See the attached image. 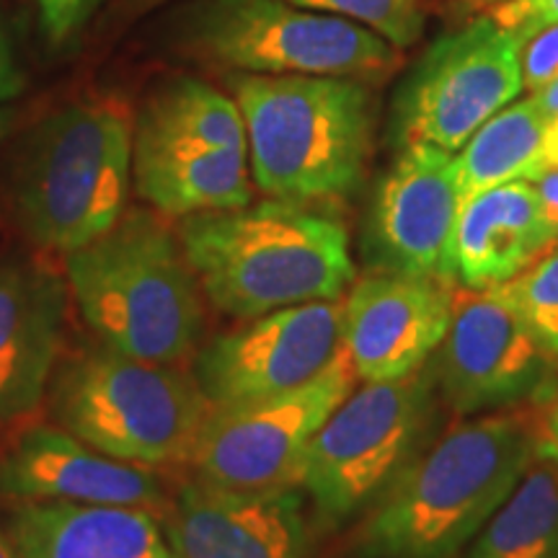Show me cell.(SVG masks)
Returning a JSON list of instances; mask_svg holds the SVG:
<instances>
[{"label":"cell","instance_id":"cell-1","mask_svg":"<svg viewBox=\"0 0 558 558\" xmlns=\"http://www.w3.org/2000/svg\"><path fill=\"white\" fill-rule=\"evenodd\" d=\"M535 460V416L452 427L390 481L354 535V558H458Z\"/></svg>","mask_w":558,"mask_h":558},{"label":"cell","instance_id":"cell-2","mask_svg":"<svg viewBox=\"0 0 558 558\" xmlns=\"http://www.w3.org/2000/svg\"><path fill=\"white\" fill-rule=\"evenodd\" d=\"M179 241L209 303L233 318L339 300L357 277L344 222L295 202L190 215Z\"/></svg>","mask_w":558,"mask_h":558},{"label":"cell","instance_id":"cell-3","mask_svg":"<svg viewBox=\"0 0 558 558\" xmlns=\"http://www.w3.org/2000/svg\"><path fill=\"white\" fill-rule=\"evenodd\" d=\"M228 83L246 122L251 177L267 197L320 205L362 184L375 128L367 81L233 73Z\"/></svg>","mask_w":558,"mask_h":558},{"label":"cell","instance_id":"cell-4","mask_svg":"<svg viewBox=\"0 0 558 558\" xmlns=\"http://www.w3.org/2000/svg\"><path fill=\"white\" fill-rule=\"evenodd\" d=\"M68 292L101 344L137 360L177 365L202 337V288L179 235L148 209L65 254Z\"/></svg>","mask_w":558,"mask_h":558},{"label":"cell","instance_id":"cell-5","mask_svg":"<svg viewBox=\"0 0 558 558\" xmlns=\"http://www.w3.org/2000/svg\"><path fill=\"white\" fill-rule=\"evenodd\" d=\"M135 120L122 101H78L34 130L13 207L24 235L47 251L88 246L128 209Z\"/></svg>","mask_w":558,"mask_h":558},{"label":"cell","instance_id":"cell-6","mask_svg":"<svg viewBox=\"0 0 558 558\" xmlns=\"http://www.w3.org/2000/svg\"><path fill=\"white\" fill-rule=\"evenodd\" d=\"M47 396L58 427L145 469L190 463L209 414L194 373L130 357L101 341L60 360Z\"/></svg>","mask_w":558,"mask_h":558},{"label":"cell","instance_id":"cell-7","mask_svg":"<svg viewBox=\"0 0 558 558\" xmlns=\"http://www.w3.org/2000/svg\"><path fill=\"white\" fill-rule=\"evenodd\" d=\"M132 184L171 218L251 205L246 122L235 99L190 75L153 90L135 120Z\"/></svg>","mask_w":558,"mask_h":558},{"label":"cell","instance_id":"cell-8","mask_svg":"<svg viewBox=\"0 0 558 558\" xmlns=\"http://www.w3.org/2000/svg\"><path fill=\"white\" fill-rule=\"evenodd\" d=\"M177 19L186 52L233 73L369 81L388 73L401 52L354 21L290 0H192Z\"/></svg>","mask_w":558,"mask_h":558},{"label":"cell","instance_id":"cell-9","mask_svg":"<svg viewBox=\"0 0 558 558\" xmlns=\"http://www.w3.org/2000/svg\"><path fill=\"white\" fill-rule=\"evenodd\" d=\"M435 369L352 390L311 439L298 486L320 525H339L373 505L407 469L432 416Z\"/></svg>","mask_w":558,"mask_h":558},{"label":"cell","instance_id":"cell-10","mask_svg":"<svg viewBox=\"0 0 558 558\" xmlns=\"http://www.w3.org/2000/svg\"><path fill=\"white\" fill-rule=\"evenodd\" d=\"M354 383L352 360L341 347L331 365L303 386L209 407L190 465L199 481L228 488L298 486L311 439L352 393Z\"/></svg>","mask_w":558,"mask_h":558},{"label":"cell","instance_id":"cell-11","mask_svg":"<svg viewBox=\"0 0 558 558\" xmlns=\"http://www.w3.org/2000/svg\"><path fill=\"white\" fill-rule=\"evenodd\" d=\"M522 90L520 41L494 16L473 19L429 45L403 81L396 101L401 143L458 153Z\"/></svg>","mask_w":558,"mask_h":558},{"label":"cell","instance_id":"cell-12","mask_svg":"<svg viewBox=\"0 0 558 558\" xmlns=\"http://www.w3.org/2000/svg\"><path fill=\"white\" fill-rule=\"evenodd\" d=\"M432 369L458 414H481L548 390L558 360L530 331L505 290H458Z\"/></svg>","mask_w":558,"mask_h":558},{"label":"cell","instance_id":"cell-13","mask_svg":"<svg viewBox=\"0 0 558 558\" xmlns=\"http://www.w3.org/2000/svg\"><path fill=\"white\" fill-rule=\"evenodd\" d=\"M344 298L290 305L251 318L199 349L194 378L209 407L284 393L316 378L341 349Z\"/></svg>","mask_w":558,"mask_h":558},{"label":"cell","instance_id":"cell-14","mask_svg":"<svg viewBox=\"0 0 558 558\" xmlns=\"http://www.w3.org/2000/svg\"><path fill=\"white\" fill-rule=\"evenodd\" d=\"M456 153L427 143L403 145L373 205V248L380 267L458 284L460 218Z\"/></svg>","mask_w":558,"mask_h":558},{"label":"cell","instance_id":"cell-15","mask_svg":"<svg viewBox=\"0 0 558 558\" xmlns=\"http://www.w3.org/2000/svg\"><path fill=\"white\" fill-rule=\"evenodd\" d=\"M458 284L383 269L352 282L341 347L362 383L399 380L427 365L450 329Z\"/></svg>","mask_w":558,"mask_h":558},{"label":"cell","instance_id":"cell-16","mask_svg":"<svg viewBox=\"0 0 558 558\" xmlns=\"http://www.w3.org/2000/svg\"><path fill=\"white\" fill-rule=\"evenodd\" d=\"M177 558H311L303 488H228L194 478L163 520Z\"/></svg>","mask_w":558,"mask_h":558},{"label":"cell","instance_id":"cell-17","mask_svg":"<svg viewBox=\"0 0 558 558\" xmlns=\"http://www.w3.org/2000/svg\"><path fill=\"white\" fill-rule=\"evenodd\" d=\"M0 494L16 501L145 509L163 501L150 469L104 456L52 424L24 429L0 456Z\"/></svg>","mask_w":558,"mask_h":558},{"label":"cell","instance_id":"cell-18","mask_svg":"<svg viewBox=\"0 0 558 558\" xmlns=\"http://www.w3.org/2000/svg\"><path fill=\"white\" fill-rule=\"evenodd\" d=\"M65 308V277L39 262H0V427L47 396L60 362Z\"/></svg>","mask_w":558,"mask_h":558},{"label":"cell","instance_id":"cell-19","mask_svg":"<svg viewBox=\"0 0 558 558\" xmlns=\"http://www.w3.org/2000/svg\"><path fill=\"white\" fill-rule=\"evenodd\" d=\"M558 243L530 181H509L460 205L456 233L458 282L492 290L512 282Z\"/></svg>","mask_w":558,"mask_h":558},{"label":"cell","instance_id":"cell-20","mask_svg":"<svg viewBox=\"0 0 558 558\" xmlns=\"http://www.w3.org/2000/svg\"><path fill=\"white\" fill-rule=\"evenodd\" d=\"M5 530L21 558H177L145 507L16 501Z\"/></svg>","mask_w":558,"mask_h":558},{"label":"cell","instance_id":"cell-21","mask_svg":"<svg viewBox=\"0 0 558 558\" xmlns=\"http://www.w3.org/2000/svg\"><path fill=\"white\" fill-rule=\"evenodd\" d=\"M546 124L548 117L530 96L512 101L481 124L456 153L460 199L533 177L541 163Z\"/></svg>","mask_w":558,"mask_h":558},{"label":"cell","instance_id":"cell-22","mask_svg":"<svg viewBox=\"0 0 558 558\" xmlns=\"http://www.w3.org/2000/svg\"><path fill=\"white\" fill-rule=\"evenodd\" d=\"M463 558H558V476L535 456Z\"/></svg>","mask_w":558,"mask_h":558},{"label":"cell","instance_id":"cell-23","mask_svg":"<svg viewBox=\"0 0 558 558\" xmlns=\"http://www.w3.org/2000/svg\"><path fill=\"white\" fill-rule=\"evenodd\" d=\"M300 9L329 13L380 34L396 50L414 47L424 37L422 0H290Z\"/></svg>","mask_w":558,"mask_h":558},{"label":"cell","instance_id":"cell-24","mask_svg":"<svg viewBox=\"0 0 558 558\" xmlns=\"http://www.w3.org/2000/svg\"><path fill=\"white\" fill-rule=\"evenodd\" d=\"M530 331L558 360V243L533 267L501 284Z\"/></svg>","mask_w":558,"mask_h":558},{"label":"cell","instance_id":"cell-25","mask_svg":"<svg viewBox=\"0 0 558 558\" xmlns=\"http://www.w3.org/2000/svg\"><path fill=\"white\" fill-rule=\"evenodd\" d=\"M520 68L530 94L558 78V24L541 26L520 41Z\"/></svg>","mask_w":558,"mask_h":558},{"label":"cell","instance_id":"cell-26","mask_svg":"<svg viewBox=\"0 0 558 558\" xmlns=\"http://www.w3.org/2000/svg\"><path fill=\"white\" fill-rule=\"evenodd\" d=\"M39 16V26L52 45L73 39L104 0H29Z\"/></svg>","mask_w":558,"mask_h":558},{"label":"cell","instance_id":"cell-27","mask_svg":"<svg viewBox=\"0 0 558 558\" xmlns=\"http://www.w3.org/2000/svg\"><path fill=\"white\" fill-rule=\"evenodd\" d=\"M494 19L522 41L541 26L558 24V0H505Z\"/></svg>","mask_w":558,"mask_h":558},{"label":"cell","instance_id":"cell-28","mask_svg":"<svg viewBox=\"0 0 558 558\" xmlns=\"http://www.w3.org/2000/svg\"><path fill=\"white\" fill-rule=\"evenodd\" d=\"M535 456L546 460L558 476V388L535 414Z\"/></svg>","mask_w":558,"mask_h":558},{"label":"cell","instance_id":"cell-29","mask_svg":"<svg viewBox=\"0 0 558 558\" xmlns=\"http://www.w3.org/2000/svg\"><path fill=\"white\" fill-rule=\"evenodd\" d=\"M24 86L26 78L24 73H21L16 54L11 50V41L5 37V32L0 29V107H3L5 101L16 99L21 90H24Z\"/></svg>","mask_w":558,"mask_h":558},{"label":"cell","instance_id":"cell-30","mask_svg":"<svg viewBox=\"0 0 558 558\" xmlns=\"http://www.w3.org/2000/svg\"><path fill=\"white\" fill-rule=\"evenodd\" d=\"M527 181L535 186V192H538L543 213H546L550 228H554V233L558 235V169H543L538 173H533Z\"/></svg>","mask_w":558,"mask_h":558},{"label":"cell","instance_id":"cell-31","mask_svg":"<svg viewBox=\"0 0 558 558\" xmlns=\"http://www.w3.org/2000/svg\"><path fill=\"white\" fill-rule=\"evenodd\" d=\"M543 169H558V117H548L546 135H543V150L538 171ZM535 171V173H538Z\"/></svg>","mask_w":558,"mask_h":558},{"label":"cell","instance_id":"cell-32","mask_svg":"<svg viewBox=\"0 0 558 558\" xmlns=\"http://www.w3.org/2000/svg\"><path fill=\"white\" fill-rule=\"evenodd\" d=\"M530 99L538 104L546 117H558V78L546 83V86L538 90H533V94H530Z\"/></svg>","mask_w":558,"mask_h":558},{"label":"cell","instance_id":"cell-33","mask_svg":"<svg viewBox=\"0 0 558 558\" xmlns=\"http://www.w3.org/2000/svg\"><path fill=\"white\" fill-rule=\"evenodd\" d=\"M0 558H21L16 543L11 541L9 530L0 527Z\"/></svg>","mask_w":558,"mask_h":558},{"label":"cell","instance_id":"cell-34","mask_svg":"<svg viewBox=\"0 0 558 558\" xmlns=\"http://www.w3.org/2000/svg\"><path fill=\"white\" fill-rule=\"evenodd\" d=\"M11 124H13V109L9 107H0V140L11 132Z\"/></svg>","mask_w":558,"mask_h":558},{"label":"cell","instance_id":"cell-35","mask_svg":"<svg viewBox=\"0 0 558 558\" xmlns=\"http://www.w3.org/2000/svg\"><path fill=\"white\" fill-rule=\"evenodd\" d=\"M132 5H135L137 11H148V9H156V5L166 3V0H130Z\"/></svg>","mask_w":558,"mask_h":558}]
</instances>
